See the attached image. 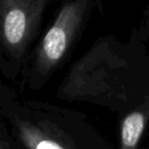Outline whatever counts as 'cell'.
<instances>
[{
    "label": "cell",
    "instance_id": "6da1fadb",
    "mask_svg": "<svg viewBox=\"0 0 149 149\" xmlns=\"http://www.w3.org/2000/svg\"><path fill=\"white\" fill-rule=\"evenodd\" d=\"M0 114L19 149H115L87 115L12 88L0 97Z\"/></svg>",
    "mask_w": 149,
    "mask_h": 149
},
{
    "label": "cell",
    "instance_id": "7a4b0ae2",
    "mask_svg": "<svg viewBox=\"0 0 149 149\" xmlns=\"http://www.w3.org/2000/svg\"><path fill=\"white\" fill-rule=\"evenodd\" d=\"M48 0H0V49L16 79L40 31Z\"/></svg>",
    "mask_w": 149,
    "mask_h": 149
},
{
    "label": "cell",
    "instance_id": "3957f363",
    "mask_svg": "<svg viewBox=\"0 0 149 149\" xmlns=\"http://www.w3.org/2000/svg\"><path fill=\"white\" fill-rule=\"evenodd\" d=\"M78 17L77 3L63 7L54 24L30 52L20 72L22 89H42L62 62Z\"/></svg>",
    "mask_w": 149,
    "mask_h": 149
},
{
    "label": "cell",
    "instance_id": "277c9868",
    "mask_svg": "<svg viewBox=\"0 0 149 149\" xmlns=\"http://www.w3.org/2000/svg\"><path fill=\"white\" fill-rule=\"evenodd\" d=\"M119 119V149H140L149 127V96Z\"/></svg>",
    "mask_w": 149,
    "mask_h": 149
},
{
    "label": "cell",
    "instance_id": "5b68a950",
    "mask_svg": "<svg viewBox=\"0 0 149 149\" xmlns=\"http://www.w3.org/2000/svg\"><path fill=\"white\" fill-rule=\"evenodd\" d=\"M0 149H19L11 135L5 119L0 114Z\"/></svg>",
    "mask_w": 149,
    "mask_h": 149
},
{
    "label": "cell",
    "instance_id": "8992f818",
    "mask_svg": "<svg viewBox=\"0 0 149 149\" xmlns=\"http://www.w3.org/2000/svg\"><path fill=\"white\" fill-rule=\"evenodd\" d=\"M0 73H1L4 77H6L8 80H10V81L16 80L15 75H14V73H13V71H12L11 67H10L9 63H8V61L4 57L1 49H0Z\"/></svg>",
    "mask_w": 149,
    "mask_h": 149
},
{
    "label": "cell",
    "instance_id": "52a82bcc",
    "mask_svg": "<svg viewBox=\"0 0 149 149\" xmlns=\"http://www.w3.org/2000/svg\"><path fill=\"white\" fill-rule=\"evenodd\" d=\"M10 89L11 88H10L9 86H7V85L3 82V80H2V78H1V75H0V97H1L2 95H4L6 92L9 91Z\"/></svg>",
    "mask_w": 149,
    "mask_h": 149
},
{
    "label": "cell",
    "instance_id": "ba28073f",
    "mask_svg": "<svg viewBox=\"0 0 149 149\" xmlns=\"http://www.w3.org/2000/svg\"><path fill=\"white\" fill-rule=\"evenodd\" d=\"M140 149H149V147H146V148H142V147H141Z\"/></svg>",
    "mask_w": 149,
    "mask_h": 149
}]
</instances>
